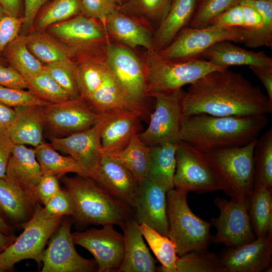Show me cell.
Masks as SVG:
<instances>
[{
    "label": "cell",
    "instance_id": "obj_10",
    "mask_svg": "<svg viewBox=\"0 0 272 272\" xmlns=\"http://www.w3.org/2000/svg\"><path fill=\"white\" fill-rule=\"evenodd\" d=\"M174 188L187 194L222 190L218 176L205 153L178 140Z\"/></svg>",
    "mask_w": 272,
    "mask_h": 272
},
{
    "label": "cell",
    "instance_id": "obj_7",
    "mask_svg": "<svg viewBox=\"0 0 272 272\" xmlns=\"http://www.w3.org/2000/svg\"><path fill=\"white\" fill-rule=\"evenodd\" d=\"M106 62L114 76L129 108L147 119V92L143 63L131 49L107 41L104 46Z\"/></svg>",
    "mask_w": 272,
    "mask_h": 272
},
{
    "label": "cell",
    "instance_id": "obj_18",
    "mask_svg": "<svg viewBox=\"0 0 272 272\" xmlns=\"http://www.w3.org/2000/svg\"><path fill=\"white\" fill-rule=\"evenodd\" d=\"M98 120L92 127L63 137L49 136L53 148L69 154L77 162L81 176L92 178L102 154Z\"/></svg>",
    "mask_w": 272,
    "mask_h": 272
},
{
    "label": "cell",
    "instance_id": "obj_16",
    "mask_svg": "<svg viewBox=\"0 0 272 272\" xmlns=\"http://www.w3.org/2000/svg\"><path fill=\"white\" fill-rule=\"evenodd\" d=\"M43 115L44 126L57 137L85 130L99 118V114L81 97L44 106Z\"/></svg>",
    "mask_w": 272,
    "mask_h": 272
},
{
    "label": "cell",
    "instance_id": "obj_11",
    "mask_svg": "<svg viewBox=\"0 0 272 272\" xmlns=\"http://www.w3.org/2000/svg\"><path fill=\"white\" fill-rule=\"evenodd\" d=\"M248 29L240 26L210 25L202 28L185 27L166 48L157 51L162 57L170 59L200 58L205 50L222 41L244 43Z\"/></svg>",
    "mask_w": 272,
    "mask_h": 272
},
{
    "label": "cell",
    "instance_id": "obj_9",
    "mask_svg": "<svg viewBox=\"0 0 272 272\" xmlns=\"http://www.w3.org/2000/svg\"><path fill=\"white\" fill-rule=\"evenodd\" d=\"M62 219L47 215L37 203L32 218L22 225L23 232L0 254V272L11 271L24 259L34 260L40 265L45 245Z\"/></svg>",
    "mask_w": 272,
    "mask_h": 272
},
{
    "label": "cell",
    "instance_id": "obj_2",
    "mask_svg": "<svg viewBox=\"0 0 272 272\" xmlns=\"http://www.w3.org/2000/svg\"><path fill=\"white\" fill-rule=\"evenodd\" d=\"M267 123L266 115L217 116L199 113L182 116L178 140L204 153L239 147L256 139Z\"/></svg>",
    "mask_w": 272,
    "mask_h": 272
},
{
    "label": "cell",
    "instance_id": "obj_41",
    "mask_svg": "<svg viewBox=\"0 0 272 272\" xmlns=\"http://www.w3.org/2000/svg\"><path fill=\"white\" fill-rule=\"evenodd\" d=\"M240 0H197L189 27L202 28L209 26L218 16L239 4Z\"/></svg>",
    "mask_w": 272,
    "mask_h": 272
},
{
    "label": "cell",
    "instance_id": "obj_35",
    "mask_svg": "<svg viewBox=\"0 0 272 272\" xmlns=\"http://www.w3.org/2000/svg\"><path fill=\"white\" fill-rule=\"evenodd\" d=\"M138 226L143 237L162 264L157 267L156 271L176 272V263L179 256L173 242L167 236L161 235L144 223Z\"/></svg>",
    "mask_w": 272,
    "mask_h": 272
},
{
    "label": "cell",
    "instance_id": "obj_52",
    "mask_svg": "<svg viewBox=\"0 0 272 272\" xmlns=\"http://www.w3.org/2000/svg\"><path fill=\"white\" fill-rule=\"evenodd\" d=\"M49 0H24L23 30L25 31L33 26L34 19L43 5Z\"/></svg>",
    "mask_w": 272,
    "mask_h": 272
},
{
    "label": "cell",
    "instance_id": "obj_30",
    "mask_svg": "<svg viewBox=\"0 0 272 272\" xmlns=\"http://www.w3.org/2000/svg\"><path fill=\"white\" fill-rule=\"evenodd\" d=\"M30 51L45 64L72 62L75 52L44 31H35L25 35Z\"/></svg>",
    "mask_w": 272,
    "mask_h": 272
},
{
    "label": "cell",
    "instance_id": "obj_40",
    "mask_svg": "<svg viewBox=\"0 0 272 272\" xmlns=\"http://www.w3.org/2000/svg\"><path fill=\"white\" fill-rule=\"evenodd\" d=\"M25 79L27 89L37 97L49 104L72 99L68 93L44 70Z\"/></svg>",
    "mask_w": 272,
    "mask_h": 272
},
{
    "label": "cell",
    "instance_id": "obj_13",
    "mask_svg": "<svg viewBox=\"0 0 272 272\" xmlns=\"http://www.w3.org/2000/svg\"><path fill=\"white\" fill-rule=\"evenodd\" d=\"M184 91L154 93V111L150 115L147 128L138 133L140 139L152 147L178 141L182 118V99Z\"/></svg>",
    "mask_w": 272,
    "mask_h": 272
},
{
    "label": "cell",
    "instance_id": "obj_6",
    "mask_svg": "<svg viewBox=\"0 0 272 272\" xmlns=\"http://www.w3.org/2000/svg\"><path fill=\"white\" fill-rule=\"evenodd\" d=\"M168 237L178 256L194 250H208L213 242L210 222L197 217L189 208L187 194L173 188L166 193Z\"/></svg>",
    "mask_w": 272,
    "mask_h": 272
},
{
    "label": "cell",
    "instance_id": "obj_43",
    "mask_svg": "<svg viewBox=\"0 0 272 272\" xmlns=\"http://www.w3.org/2000/svg\"><path fill=\"white\" fill-rule=\"evenodd\" d=\"M0 102L11 107L44 106L49 103L40 99L30 90L0 86Z\"/></svg>",
    "mask_w": 272,
    "mask_h": 272
},
{
    "label": "cell",
    "instance_id": "obj_34",
    "mask_svg": "<svg viewBox=\"0 0 272 272\" xmlns=\"http://www.w3.org/2000/svg\"><path fill=\"white\" fill-rule=\"evenodd\" d=\"M151 149L140 139L138 133L134 132L123 150L111 155L122 163L140 183L148 177Z\"/></svg>",
    "mask_w": 272,
    "mask_h": 272
},
{
    "label": "cell",
    "instance_id": "obj_26",
    "mask_svg": "<svg viewBox=\"0 0 272 272\" xmlns=\"http://www.w3.org/2000/svg\"><path fill=\"white\" fill-rule=\"evenodd\" d=\"M103 26L107 33L131 49L139 46L148 50L153 49L151 31L118 9L107 17Z\"/></svg>",
    "mask_w": 272,
    "mask_h": 272
},
{
    "label": "cell",
    "instance_id": "obj_42",
    "mask_svg": "<svg viewBox=\"0 0 272 272\" xmlns=\"http://www.w3.org/2000/svg\"><path fill=\"white\" fill-rule=\"evenodd\" d=\"M76 62L44 64L46 72L70 95L72 99L80 97L74 71Z\"/></svg>",
    "mask_w": 272,
    "mask_h": 272
},
{
    "label": "cell",
    "instance_id": "obj_15",
    "mask_svg": "<svg viewBox=\"0 0 272 272\" xmlns=\"http://www.w3.org/2000/svg\"><path fill=\"white\" fill-rule=\"evenodd\" d=\"M72 233L74 243L88 250L98 265L97 272H118L124 253L123 234L112 224Z\"/></svg>",
    "mask_w": 272,
    "mask_h": 272
},
{
    "label": "cell",
    "instance_id": "obj_56",
    "mask_svg": "<svg viewBox=\"0 0 272 272\" xmlns=\"http://www.w3.org/2000/svg\"><path fill=\"white\" fill-rule=\"evenodd\" d=\"M14 234L7 235L0 232V254L16 239Z\"/></svg>",
    "mask_w": 272,
    "mask_h": 272
},
{
    "label": "cell",
    "instance_id": "obj_59",
    "mask_svg": "<svg viewBox=\"0 0 272 272\" xmlns=\"http://www.w3.org/2000/svg\"><path fill=\"white\" fill-rule=\"evenodd\" d=\"M5 14H6L4 12V11H3L1 7L0 6V19Z\"/></svg>",
    "mask_w": 272,
    "mask_h": 272
},
{
    "label": "cell",
    "instance_id": "obj_44",
    "mask_svg": "<svg viewBox=\"0 0 272 272\" xmlns=\"http://www.w3.org/2000/svg\"><path fill=\"white\" fill-rule=\"evenodd\" d=\"M172 1L131 0V2L139 13L159 25L168 14Z\"/></svg>",
    "mask_w": 272,
    "mask_h": 272
},
{
    "label": "cell",
    "instance_id": "obj_57",
    "mask_svg": "<svg viewBox=\"0 0 272 272\" xmlns=\"http://www.w3.org/2000/svg\"><path fill=\"white\" fill-rule=\"evenodd\" d=\"M0 232L7 235H12L13 229L11 226L8 224L2 217L0 213Z\"/></svg>",
    "mask_w": 272,
    "mask_h": 272
},
{
    "label": "cell",
    "instance_id": "obj_22",
    "mask_svg": "<svg viewBox=\"0 0 272 272\" xmlns=\"http://www.w3.org/2000/svg\"><path fill=\"white\" fill-rule=\"evenodd\" d=\"M91 178L114 197L132 208L139 183L115 157L102 153L99 165Z\"/></svg>",
    "mask_w": 272,
    "mask_h": 272
},
{
    "label": "cell",
    "instance_id": "obj_36",
    "mask_svg": "<svg viewBox=\"0 0 272 272\" xmlns=\"http://www.w3.org/2000/svg\"><path fill=\"white\" fill-rule=\"evenodd\" d=\"M3 51L10 66L24 79L32 77L44 70V64L28 48L25 35H18Z\"/></svg>",
    "mask_w": 272,
    "mask_h": 272
},
{
    "label": "cell",
    "instance_id": "obj_5",
    "mask_svg": "<svg viewBox=\"0 0 272 272\" xmlns=\"http://www.w3.org/2000/svg\"><path fill=\"white\" fill-rule=\"evenodd\" d=\"M148 96L181 91L206 74L228 67L214 65L202 58L170 59L153 49L148 50L143 63Z\"/></svg>",
    "mask_w": 272,
    "mask_h": 272
},
{
    "label": "cell",
    "instance_id": "obj_47",
    "mask_svg": "<svg viewBox=\"0 0 272 272\" xmlns=\"http://www.w3.org/2000/svg\"><path fill=\"white\" fill-rule=\"evenodd\" d=\"M24 23L23 16L4 15L0 19V55L6 47L18 36Z\"/></svg>",
    "mask_w": 272,
    "mask_h": 272
},
{
    "label": "cell",
    "instance_id": "obj_17",
    "mask_svg": "<svg viewBox=\"0 0 272 272\" xmlns=\"http://www.w3.org/2000/svg\"><path fill=\"white\" fill-rule=\"evenodd\" d=\"M48 32L77 53L96 50L108 41L107 33L100 21L84 15L52 25Z\"/></svg>",
    "mask_w": 272,
    "mask_h": 272
},
{
    "label": "cell",
    "instance_id": "obj_51",
    "mask_svg": "<svg viewBox=\"0 0 272 272\" xmlns=\"http://www.w3.org/2000/svg\"><path fill=\"white\" fill-rule=\"evenodd\" d=\"M14 145L8 129L0 132V179L6 178L7 164Z\"/></svg>",
    "mask_w": 272,
    "mask_h": 272
},
{
    "label": "cell",
    "instance_id": "obj_38",
    "mask_svg": "<svg viewBox=\"0 0 272 272\" xmlns=\"http://www.w3.org/2000/svg\"><path fill=\"white\" fill-rule=\"evenodd\" d=\"M176 272H224L219 255L208 250H194L179 256Z\"/></svg>",
    "mask_w": 272,
    "mask_h": 272
},
{
    "label": "cell",
    "instance_id": "obj_39",
    "mask_svg": "<svg viewBox=\"0 0 272 272\" xmlns=\"http://www.w3.org/2000/svg\"><path fill=\"white\" fill-rule=\"evenodd\" d=\"M81 12L79 0H53L37 18L36 31H45L50 26L67 20Z\"/></svg>",
    "mask_w": 272,
    "mask_h": 272
},
{
    "label": "cell",
    "instance_id": "obj_46",
    "mask_svg": "<svg viewBox=\"0 0 272 272\" xmlns=\"http://www.w3.org/2000/svg\"><path fill=\"white\" fill-rule=\"evenodd\" d=\"M83 15L100 21L103 25L107 17L117 9L110 0H79Z\"/></svg>",
    "mask_w": 272,
    "mask_h": 272
},
{
    "label": "cell",
    "instance_id": "obj_53",
    "mask_svg": "<svg viewBox=\"0 0 272 272\" xmlns=\"http://www.w3.org/2000/svg\"><path fill=\"white\" fill-rule=\"evenodd\" d=\"M259 79L266 90L267 96L272 103V67L249 66Z\"/></svg>",
    "mask_w": 272,
    "mask_h": 272
},
{
    "label": "cell",
    "instance_id": "obj_45",
    "mask_svg": "<svg viewBox=\"0 0 272 272\" xmlns=\"http://www.w3.org/2000/svg\"><path fill=\"white\" fill-rule=\"evenodd\" d=\"M43 212L48 216L63 217L75 215V206L70 192L61 189L42 207Z\"/></svg>",
    "mask_w": 272,
    "mask_h": 272
},
{
    "label": "cell",
    "instance_id": "obj_31",
    "mask_svg": "<svg viewBox=\"0 0 272 272\" xmlns=\"http://www.w3.org/2000/svg\"><path fill=\"white\" fill-rule=\"evenodd\" d=\"M177 141L151 147L147 178L157 183L167 192L174 188Z\"/></svg>",
    "mask_w": 272,
    "mask_h": 272
},
{
    "label": "cell",
    "instance_id": "obj_21",
    "mask_svg": "<svg viewBox=\"0 0 272 272\" xmlns=\"http://www.w3.org/2000/svg\"><path fill=\"white\" fill-rule=\"evenodd\" d=\"M141 118L138 112L125 108H115L99 114L102 153L114 155L123 150L132 134L138 132Z\"/></svg>",
    "mask_w": 272,
    "mask_h": 272
},
{
    "label": "cell",
    "instance_id": "obj_37",
    "mask_svg": "<svg viewBox=\"0 0 272 272\" xmlns=\"http://www.w3.org/2000/svg\"><path fill=\"white\" fill-rule=\"evenodd\" d=\"M34 150L43 175H51L58 179L70 172L81 175V170L75 159L70 155H60L50 144L45 142Z\"/></svg>",
    "mask_w": 272,
    "mask_h": 272
},
{
    "label": "cell",
    "instance_id": "obj_19",
    "mask_svg": "<svg viewBox=\"0 0 272 272\" xmlns=\"http://www.w3.org/2000/svg\"><path fill=\"white\" fill-rule=\"evenodd\" d=\"M224 272L271 271L272 233L236 247H227L219 255Z\"/></svg>",
    "mask_w": 272,
    "mask_h": 272
},
{
    "label": "cell",
    "instance_id": "obj_24",
    "mask_svg": "<svg viewBox=\"0 0 272 272\" xmlns=\"http://www.w3.org/2000/svg\"><path fill=\"white\" fill-rule=\"evenodd\" d=\"M132 217L120 227L124 238V253L118 272H154L156 260L146 245Z\"/></svg>",
    "mask_w": 272,
    "mask_h": 272
},
{
    "label": "cell",
    "instance_id": "obj_60",
    "mask_svg": "<svg viewBox=\"0 0 272 272\" xmlns=\"http://www.w3.org/2000/svg\"><path fill=\"white\" fill-rule=\"evenodd\" d=\"M255 1H270V0H255Z\"/></svg>",
    "mask_w": 272,
    "mask_h": 272
},
{
    "label": "cell",
    "instance_id": "obj_1",
    "mask_svg": "<svg viewBox=\"0 0 272 272\" xmlns=\"http://www.w3.org/2000/svg\"><path fill=\"white\" fill-rule=\"evenodd\" d=\"M182 109L183 116L266 115L272 112V103L259 86L228 67L210 72L190 84L183 94Z\"/></svg>",
    "mask_w": 272,
    "mask_h": 272
},
{
    "label": "cell",
    "instance_id": "obj_29",
    "mask_svg": "<svg viewBox=\"0 0 272 272\" xmlns=\"http://www.w3.org/2000/svg\"><path fill=\"white\" fill-rule=\"evenodd\" d=\"M37 203L16 185L0 179V212L13 224L22 225L28 222Z\"/></svg>",
    "mask_w": 272,
    "mask_h": 272
},
{
    "label": "cell",
    "instance_id": "obj_58",
    "mask_svg": "<svg viewBox=\"0 0 272 272\" xmlns=\"http://www.w3.org/2000/svg\"><path fill=\"white\" fill-rule=\"evenodd\" d=\"M111 2L116 4L117 6L121 5L124 3L128 2L129 0H110Z\"/></svg>",
    "mask_w": 272,
    "mask_h": 272
},
{
    "label": "cell",
    "instance_id": "obj_48",
    "mask_svg": "<svg viewBox=\"0 0 272 272\" xmlns=\"http://www.w3.org/2000/svg\"><path fill=\"white\" fill-rule=\"evenodd\" d=\"M58 179L51 175H43L34 191V197L37 203L45 205L61 189Z\"/></svg>",
    "mask_w": 272,
    "mask_h": 272
},
{
    "label": "cell",
    "instance_id": "obj_12",
    "mask_svg": "<svg viewBox=\"0 0 272 272\" xmlns=\"http://www.w3.org/2000/svg\"><path fill=\"white\" fill-rule=\"evenodd\" d=\"M249 196L231 197L230 200L216 197L215 206L220 213L210 222L217 230L213 242L227 247L236 248L256 239L248 215Z\"/></svg>",
    "mask_w": 272,
    "mask_h": 272
},
{
    "label": "cell",
    "instance_id": "obj_50",
    "mask_svg": "<svg viewBox=\"0 0 272 272\" xmlns=\"http://www.w3.org/2000/svg\"><path fill=\"white\" fill-rule=\"evenodd\" d=\"M0 86L25 89L28 86L24 78L11 66L4 67L0 64Z\"/></svg>",
    "mask_w": 272,
    "mask_h": 272
},
{
    "label": "cell",
    "instance_id": "obj_49",
    "mask_svg": "<svg viewBox=\"0 0 272 272\" xmlns=\"http://www.w3.org/2000/svg\"><path fill=\"white\" fill-rule=\"evenodd\" d=\"M210 25L244 27L242 6L238 4L230 8L215 19Z\"/></svg>",
    "mask_w": 272,
    "mask_h": 272
},
{
    "label": "cell",
    "instance_id": "obj_8",
    "mask_svg": "<svg viewBox=\"0 0 272 272\" xmlns=\"http://www.w3.org/2000/svg\"><path fill=\"white\" fill-rule=\"evenodd\" d=\"M256 139L243 146L205 153L222 190L231 197L249 196L253 190V154Z\"/></svg>",
    "mask_w": 272,
    "mask_h": 272
},
{
    "label": "cell",
    "instance_id": "obj_20",
    "mask_svg": "<svg viewBox=\"0 0 272 272\" xmlns=\"http://www.w3.org/2000/svg\"><path fill=\"white\" fill-rule=\"evenodd\" d=\"M167 191L157 183L146 178L139 183L132 209V218L162 235L168 237Z\"/></svg>",
    "mask_w": 272,
    "mask_h": 272
},
{
    "label": "cell",
    "instance_id": "obj_32",
    "mask_svg": "<svg viewBox=\"0 0 272 272\" xmlns=\"http://www.w3.org/2000/svg\"><path fill=\"white\" fill-rule=\"evenodd\" d=\"M248 215L256 238L272 233V190L264 187L253 189L250 195Z\"/></svg>",
    "mask_w": 272,
    "mask_h": 272
},
{
    "label": "cell",
    "instance_id": "obj_25",
    "mask_svg": "<svg viewBox=\"0 0 272 272\" xmlns=\"http://www.w3.org/2000/svg\"><path fill=\"white\" fill-rule=\"evenodd\" d=\"M200 58L220 67H228L232 65L272 67V58L264 51L247 50L230 41L215 43L203 51Z\"/></svg>",
    "mask_w": 272,
    "mask_h": 272
},
{
    "label": "cell",
    "instance_id": "obj_55",
    "mask_svg": "<svg viewBox=\"0 0 272 272\" xmlns=\"http://www.w3.org/2000/svg\"><path fill=\"white\" fill-rule=\"evenodd\" d=\"M0 6L6 15L19 17L21 16V0H0Z\"/></svg>",
    "mask_w": 272,
    "mask_h": 272
},
{
    "label": "cell",
    "instance_id": "obj_23",
    "mask_svg": "<svg viewBox=\"0 0 272 272\" xmlns=\"http://www.w3.org/2000/svg\"><path fill=\"white\" fill-rule=\"evenodd\" d=\"M42 176L34 149L15 144L7 164L5 179L16 185L36 202L34 191Z\"/></svg>",
    "mask_w": 272,
    "mask_h": 272
},
{
    "label": "cell",
    "instance_id": "obj_4",
    "mask_svg": "<svg viewBox=\"0 0 272 272\" xmlns=\"http://www.w3.org/2000/svg\"><path fill=\"white\" fill-rule=\"evenodd\" d=\"M75 57L74 74L81 98L99 114L118 108L130 109L106 62L104 48Z\"/></svg>",
    "mask_w": 272,
    "mask_h": 272
},
{
    "label": "cell",
    "instance_id": "obj_54",
    "mask_svg": "<svg viewBox=\"0 0 272 272\" xmlns=\"http://www.w3.org/2000/svg\"><path fill=\"white\" fill-rule=\"evenodd\" d=\"M16 117L15 109L0 102V132L7 129Z\"/></svg>",
    "mask_w": 272,
    "mask_h": 272
},
{
    "label": "cell",
    "instance_id": "obj_14",
    "mask_svg": "<svg viewBox=\"0 0 272 272\" xmlns=\"http://www.w3.org/2000/svg\"><path fill=\"white\" fill-rule=\"evenodd\" d=\"M73 221L64 219L52 235L42 253V272H97L95 259L85 258L76 250L71 230Z\"/></svg>",
    "mask_w": 272,
    "mask_h": 272
},
{
    "label": "cell",
    "instance_id": "obj_3",
    "mask_svg": "<svg viewBox=\"0 0 272 272\" xmlns=\"http://www.w3.org/2000/svg\"><path fill=\"white\" fill-rule=\"evenodd\" d=\"M75 206L74 221L79 226L112 224L120 227L132 217V209L117 198L90 177L78 175L60 178Z\"/></svg>",
    "mask_w": 272,
    "mask_h": 272
},
{
    "label": "cell",
    "instance_id": "obj_27",
    "mask_svg": "<svg viewBox=\"0 0 272 272\" xmlns=\"http://www.w3.org/2000/svg\"><path fill=\"white\" fill-rule=\"evenodd\" d=\"M16 117L7 129L15 144L30 145L36 147L45 143L43 106L14 107Z\"/></svg>",
    "mask_w": 272,
    "mask_h": 272
},
{
    "label": "cell",
    "instance_id": "obj_33",
    "mask_svg": "<svg viewBox=\"0 0 272 272\" xmlns=\"http://www.w3.org/2000/svg\"><path fill=\"white\" fill-rule=\"evenodd\" d=\"M253 189L264 187L272 190V128L258 137L253 154Z\"/></svg>",
    "mask_w": 272,
    "mask_h": 272
},
{
    "label": "cell",
    "instance_id": "obj_28",
    "mask_svg": "<svg viewBox=\"0 0 272 272\" xmlns=\"http://www.w3.org/2000/svg\"><path fill=\"white\" fill-rule=\"evenodd\" d=\"M197 0H172L168 14L160 24L153 38V50L168 46L179 32L190 23Z\"/></svg>",
    "mask_w": 272,
    "mask_h": 272
}]
</instances>
